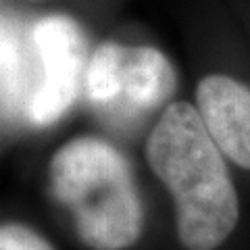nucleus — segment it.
Here are the masks:
<instances>
[{
	"instance_id": "f03ea898",
	"label": "nucleus",
	"mask_w": 250,
	"mask_h": 250,
	"mask_svg": "<svg viewBox=\"0 0 250 250\" xmlns=\"http://www.w3.org/2000/svg\"><path fill=\"white\" fill-rule=\"evenodd\" d=\"M50 186L90 248L123 250L142 233L144 210L129 163L108 142L77 138L65 144L52 156Z\"/></svg>"
},
{
	"instance_id": "39448f33",
	"label": "nucleus",
	"mask_w": 250,
	"mask_h": 250,
	"mask_svg": "<svg viewBox=\"0 0 250 250\" xmlns=\"http://www.w3.org/2000/svg\"><path fill=\"white\" fill-rule=\"evenodd\" d=\"M175 92L169 59L150 46H123L119 62V96L108 108L119 117H138L167 103Z\"/></svg>"
},
{
	"instance_id": "20e7f679",
	"label": "nucleus",
	"mask_w": 250,
	"mask_h": 250,
	"mask_svg": "<svg viewBox=\"0 0 250 250\" xmlns=\"http://www.w3.org/2000/svg\"><path fill=\"white\" fill-rule=\"evenodd\" d=\"M198 113L217 148L250 169V88L228 75H208L196 90Z\"/></svg>"
},
{
	"instance_id": "7ed1b4c3",
	"label": "nucleus",
	"mask_w": 250,
	"mask_h": 250,
	"mask_svg": "<svg viewBox=\"0 0 250 250\" xmlns=\"http://www.w3.org/2000/svg\"><path fill=\"white\" fill-rule=\"evenodd\" d=\"M34 44L40 52L44 75L29 103V119L50 125L71 106L80 92L85 40L73 19L50 15L36 23Z\"/></svg>"
},
{
	"instance_id": "f257e3e1",
	"label": "nucleus",
	"mask_w": 250,
	"mask_h": 250,
	"mask_svg": "<svg viewBox=\"0 0 250 250\" xmlns=\"http://www.w3.org/2000/svg\"><path fill=\"white\" fill-rule=\"evenodd\" d=\"M152 171L175 200L177 236L188 250H215L238 223V194L198 108L171 103L148 138Z\"/></svg>"
},
{
	"instance_id": "0eeeda50",
	"label": "nucleus",
	"mask_w": 250,
	"mask_h": 250,
	"mask_svg": "<svg viewBox=\"0 0 250 250\" xmlns=\"http://www.w3.org/2000/svg\"><path fill=\"white\" fill-rule=\"evenodd\" d=\"M0 250H52L46 240L23 225L0 228Z\"/></svg>"
},
{
	"instance_id": "423d86ee",
	"label": "nucleus",
	"mask_w": 250,
	"mask_h": 250,
	"mask_svg": "<svg viewBox=\"0 0 250 250\" xmlns=\"http://www.w3.org/2000/svg\"><path fill=\"white\" fill-rule=\"evenodd\" d=\"M121 44L104 42L94 50L90 65L85 69V90L94 104L108 111L119 96V62Z\"/></svg>"
}]
</instances>
